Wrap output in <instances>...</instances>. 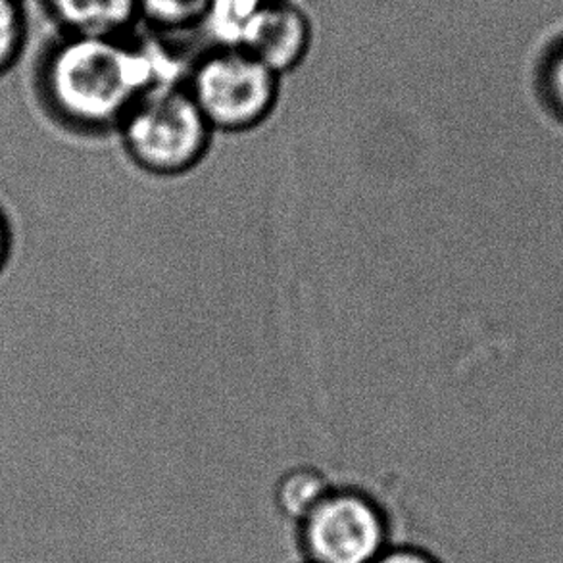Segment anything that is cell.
Returning <instances> with one entry per match:
<instances>
[{
    "label": "cell",
    "instance_id": "cell-12",
    "mask_svg": "<svg viewBox=\"0 0 563 563\" xmlns=\"http://www.w3.org/2000/svg\"><path fill=\"white\" fill-rule=\"evenodd\" d=\"M374 563H444L434 554L433 550L413 544V542H398L388 547Z\"/></svg>",
    "mask_w": 563,
    "mask_h": 563
},
{
    "label": "cell",
    "instance_id": "cell-2",
    "mask_svg": "<svg viewBox=\"0 0 563 563\" xmlns=\"http://www.w3.org/2000/svg\"><path fill=\"white\" fill-rule=\"evenodd\" d=\"M120 131L139 168L179 176L205 158L213 130L185 84H164L137 100Z\"/></svg>",
    "mask_w": 563,
    "mask_h": 563
},
{
    "label": "cell",
    "instance_id": "cell-7",
    "mask_svg": "<svg viewBox=\"0 0 563 563\" xmlns=\"http://www.w3.org/2000/svg\"><path fill=\"white\" fill-rule=\"evenodd\" d=\"M335 483L313 465H297L275 481L274 510L290 527L310 514Z\"/></svg>",
    "mask_w": 563,
    "mask_h": 563
},
{
    "label": "cell",
    "instance_id": "cell-4",
    "mask_svg": "<svg viewBox=\"0 0 563 563\" xmlns=\"http://www.w3.org/2000/svg\"><path fill=\"white\" fill-rule=\"evenodd\" d=\"M184 84L212 130H252L272 114L279 97V76L243 48L208 46Z\"/></svg>",
    "mask_w": 563,
    "mask_h": 563
},
{
    "label": "cell",
    "instance_id": "cell-1",
    "mask_svg": "<svg viewBox=\"0 0 563 563\" xmlns=\"http://www.w3.org/2000/svg\"><path fill=\"white\" fill-rule=\"evenodd\" d=\"M166 38L145 35L60 33L43 46L35 92L54 122L76 133H104L122 125L131 108L156 85L174 79L177 60Z\"/></svg>",
    "mask_w": 563,
    "mask_h": 563
},
{
    "label": "cell",
    "instance_id": "cell-9",
    "mask_svg": "<svg viewBox=\"0 0 563 563\" xmlns=\"http://www.w3.org/2000/svg\"><path fill=\"white\" fill-rule=\"evenodd\" d=\"M208 0H139V23L162 38L198 33Z\"/></svg>",
    "mask_w": 563,
    "mask_h": 563
},
{
    "label": "cell",
    "instance_id": "cell-11",
    "mask_svg": "<svg viewBox=\"0 0 563 563\" xmlns=\"http://www.w3.org/2000/svg\"><path fill=\"white\" fill-rule=\"evenodd\" d=\"M534 85L544 110L563 125V38L542 56Z\"/></svg>",
    "mask_w": 563,
    "mask_h": 563
},
{
    "label": "cell",
    "instance_id": "cell-3",
    "mask_svg": "<svg viewBox=\"0 0 563 563\" xmlns=\"http://www.w3.org/2000/svg\"><path fill=\"white\" fill-rule=\"evenodd\" d=\"M302 562L374 563L395 544L393 514L358 485H333L321 503L292 527Z\"/></svg>",
    "mask_w": 563,
    "mask_h": 563
},
{
    "label": "cell",
    "instance_id": "cell-13",
    "mask_svg": "<svg viewBox=\"0 0 563 563\" xmlns=\"http://www.w3.org/2000/svg\"><path fill=\"white\" fill-rule=\"evenodd\" d=\"M12 249H14V231H12V223H10L8 213L0 205V274L4 272V267L10 262Z\"/></svg>",
    "mask_w": 563,
    "mask_h": 563
},
{
    "label": "cell",
    "instance_id": "cell-5",
    "mask_svg": "<svg viewBox=\"0 0 563 563\" xmlns=\"http://www.w3.org/2000/svg\"><path fill=\"white\" fill-rule=\"evenodd\" d=\"M312 37V22L295 0H267L241 48L282 77L302 64Z\"/></svg>",
    "mask_w": 563,
    "mask_h": 563
},
{
    "label": "cell",
    "instance_id": "cell-14",
    "mask_svg": "<svg viewBox=\"0 0 563 563\" xmlns=\"http://www.w3.org/2000/svg\"><path fill=\"white\" fill-rule=\"evenodd\" d=\"M22 2H25V4H27V2H30V0H22Z\"/></svg>",
    "mask_w": 563,
    "mask_h": 563
},
{
    "label": "cell",
    "instance_id": "cell-10",
    "mask_svg": "<svg viewBox=\"0 0 563 563\" xmlns=\"http://www.w3.org/2000/svg\"><path fill=\"white\" fill-rule=\"evenodd\" d=\"M30 43V18L22 0H0V79L22 60Z\"/></svg>",
    "mask_w": 563,
    "mask_h": 563
},
{
    "label": "cell",
    "instance_id": "cell-6",
    "mask_svg": "<svg viewBox=\"0 0 563 563\" xmlns=\"http://www.w3.org/2000/svg\"><path fill=\"white\" fill-rule=\"evenodd\" d=\"M60 33L128 35L139 25V0H38Z\"/></svg>",
    "mask_w": 563,
    "mask_h": 563
},
{
    "label": "cell",
    "instance_id": "cell-8",
    "mask_svg": "<svg viewBox=\"0 0 563 563\" xmlns=\"http://www.w3.org/2000/svg\"><path fill=\"white\" fill-rule=\"evenodd\" d=\"M267 0H208L198 33L208 45L241 48L244 35Z\"/></svg>",
    "mask_w": 563,
    "mask_h": 563
},
{
    "label": "cell",
    "instance_id": "cell-15",
    "mask_svg": "<svg viewBox=\"0 0 563 563\" xmlns=\"http://www.w3.org/2000/svg\"><path fill=\"white\" fill-rule=\"evenodd\" d=\"M297 563H308V562H302V560H298V562H297Z\"/></svg>",
    "mask_w": 563,
    "mask_h": 563
}]
</instances>
